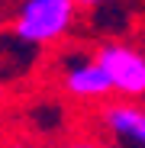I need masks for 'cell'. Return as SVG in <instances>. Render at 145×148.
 Wrapping results in <instances>:
<instances>
[{"mask_svg": "<svg viewBox=\"0 0 145 148\" xmlns=\"http://www.w3.org/2000/svg\"><path fill=\"white\" fill-rule=\"evenodd\" d=\"M0 3H13V0H0Z\"/></svg>", "mask_w": 145, "mask_h": 148, "instance_id": "obj_6", "label": "cell"}, {"mask_svg": "<svg viewBox=\"0 0 145 148\" xmlns=\"http://www.w3.org/2000/svg\"><path fill=\"white\" fill-rule=\"evenodd\" d=\"M78 0H13L10 36L32 48H58L78 26Z\"/></svg>", "mask_w": 145, "mask_h": 148, "instance_id": "obj_1", "label": "cell"}, {"mask_svg": "<svg viewBox=\"0 0 145 148\" xmlns=\"http://www.w3.org/2000/svg\"><path fill=\"white\" fill-rule=\"evenodd\" d=\"M97 129L110 142L126 148H145V106L139 100H103L97 110Z\"/></svg>", "mask_w": 145, "mask_h": 148, "instance_id": "obj_4", "label": "cell"}, {"mask_svg": "<svg viewBox=\"0 0 145 148\" xmlns=\"http://www.w3.org/2000/svg\"><path fill=\"white\" fill-rule=\"evenodd\" d=\"M97 61L103 64L107 77L113 84V97L126 100H142L145 97V52L129 42H100L93 48Z\"/></svg>", "mask_w": 145, "mask_h": 148, "instance_id": "obj_3", "label": "cell"}, {"mask_svg": "<svg viewBox=\"0 0 145 148\" xmlns=\"http://www.w3.org/2000/svg\"><path fill=\"white\" fill-rule=\"evenodd\" d=\"M81 10H97V7H107V3H116V0H78Z\"/></svg>", "mask_w": 145, "mask_h": 148, "instance_id": "obj_5", "label": "cell"}, {"mask_svg": "<svg viewBox=\"0 0 145 148\" xmlns=\"http://www.w3.org/2000/svg\"><path fill=\"white\" fill-rule=\"evenodd\" d=\"M58 87L71 97L74 103H97L113 97V84L107 77L103 64L97 61L93 52H65L58 58Z\"/></svg>", "mask_w": 145, "mask_h": 148, "instance_id": "obj_2", "label": "cell"}]
</instances>
